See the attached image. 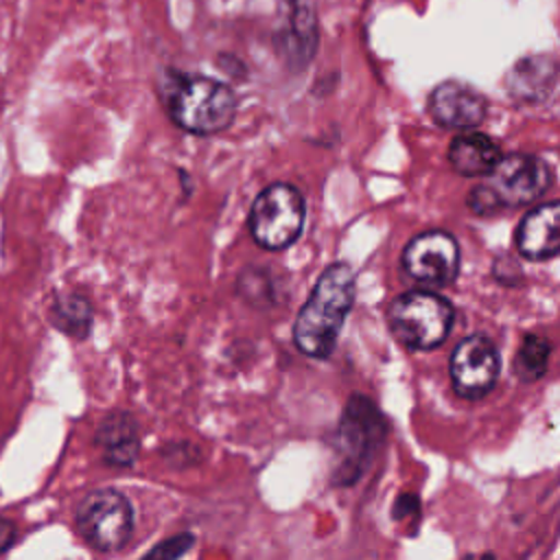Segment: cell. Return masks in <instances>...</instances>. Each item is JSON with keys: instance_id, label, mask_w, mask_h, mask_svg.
Instances as JSON below:
<instances>
[{"instance_id": "3957f363", "label": "cell", "mask_w": 560, "mask_h": 560, "mask_svg": "<svg viewBox=\"0 0 560 560\" xmlns=\"http://www.w3.org/2000/svg\"><path fill=\"white\" fill-rule=\"evenodd\" d=\"M385 433L387 422L378 407L363 394L350 396L332 438L337 455L335 483H354L381 448Z\"/></svg>"}, {"instance_id": "5bb4252c", "label": "cell", "mask_w": 560, "mask_h": 560, "mask_svg": "<svg viewBox=\"0 0 560 560\" xmlns=\"http://www.w3.org/2000/svg\"><path fill=\"white\" fill-rule=\"evenodd\" d=\"M94 442L109 466H131L140 451V433L136 418L127 411H114L105 416L96 429Z\"/></svg>"}, {"instance_id": "52a82bcc", "label": "cell", "mask_w": 560, "mask_h": 560, "mask_svg": "<svg viewBox=\"0 0 560 560\" xmlns=\"http://www.w3.org/2000/svg\"><path fill=\"white\" fill-rule=\"evenodd\" d=\"M77 532L79 536L101 549H120L133 529V510L129 499L114 488L90 490L77 505Z\"/></svg>"}, {"instance_id": "8992f818", "label": "cell", "mask_w": 560, "mask_h": 560, "mask_svg": "<svg viewBox=\"0 0 560 560\" xmlns=\"http://www.w3.org/2000/svg\"><path fill=\"white\" fill-rule=\"evenodd\" d=\"M304 217L306 206L302 192L287 182H273L256 195L249 208L252 238L262 249L280 252L298 241Z\"/></svg>"}, {"instance_id": "5b68a950", "label": "cell", "mask_w": 560, "mask_h": 560, "mask_svg": "<svg viewBox=\"0 0 560 560\" xmlns=\"http://www.w3.org/2000/svg\"><path fill=\"white\" fill-rule=\"evenodd\" d=\"M453 319L451 302L431 291L402 293L387 308V324L394 337L409 350L440 346L448 337Z\"/></svg>"}, {"instance_id": "d6986e66", "label": "cell", "mask_w": 560, "mask_h": 560, "mask_svg": "<svg viewBox=\"0 0 560 560\" xmlns=\"http://www.w3.org/2000/svg\"><path fill=\"white\" fill-rule=\"evenodd\" d=\"M15 536H18L15 523L4 518V516H0V553L7 551L15 542Z\"/></svg>"}, {"instance_id": "ac0fdd59", "label": "cell", "mask_w": 560, "mask_h": 560, "mask_svg": "<svg viewBox=\"0 0 560 560\" xmlns=\"http://www.w3.org/2000/svg\"><path fill=\"white\" fill-rule=\"evenodd\" d=\"M195 538L188 532L175 534L166 540H162L160 545H155L147 556H142L140 560H179L190 547H192Z\"/></svg>"}, {"instance_id": "ffe728a7", "label": "cell", "mask_w": 560, "mask_h": 560, "mask_svg": "<svg viewBox=\"0 0 560 560\" xmlns=\"http://www.w3.org/2000/svg\"><path fill=\"white\" fill-rule=\"evenodd\" d=\"M464 560H494V556H490V553H483V556H466Z\"/></svg>"}, {"instance_id": "e0dca14e", "label": "cell", "mask_w": 560, "mask_h": 560, "mask_svg": "<svg viewBox=\"0 0 560 560\" xmlns=\"http://www.w3.org/2000/svg\"><path fill=\"white\" fill-rule=\"evenodd\" d=\"M549 352H551V346L545 337L527 335L521 341V348L514 357V374L518 376V381L532 383V381L540 378L547 370Z\"/></svg>"}, {"instance_id": "9c48e42d", "label": "cell", "mask_w": 560, "mask_h": 560, "mask_svg": "<svg viewBox=\"0 0 560 560\" xmlns=\"http://www.w3.org/2000/svg\"><path fill=\"white\" fill-rule=\"evenodd\" d=\"M402 267L424 287H446L457 278L459 269L457 241L440 230L418 234L402 252Z\"/></svg>"}, {"instance_id": "277c9868", "label": "cell", "mask_w": 560, "mask_h": 560, "mask_svg": "<svg viewBox=\"0 0 560 560\" xmlns=\"http://www.w3.org/2000/svg\"><path fill=\"white\" fill-rule=\"evenodd\" d=\"M549 168L542 160L525 153H514L501 158L488 182L475 186L468 195V206L472 212L488 217L503 208L525 206L536 201L549 186Z\"/></svg>"}, {"instance_id": "2e32d148", "label": "cell", "mask_w": 560, "mask_h": 560, "mask_svg": "<svg viewBox=\"0 0 560 560\" xmlns=\"http://www.w3.org/2000/svg\"><path fill=\"white\" fill-rule=\"evenodd\" d=\"M50 322L57 330L66 332L68 337L83 339L92 328L94 308L83 293L63 291V293H57L50 306Z\"/></svg>"}, {"instance_id": "30bf717a", "label": "cell", "mask_w": 560, "mask_h": 560, "mask_svg": "<svg viewBox=\"0 0 560 560\" xmlns=\"http://www.w3.org/2000/svg\"><path fill=\"white\" fill-rule=\"evenodd\" d=\"M317 48V15L313 0H284L278 50L289 66H306Z\"/></svg>"}, {"instance_id": "8fae6325", "label": "cell", "mask_w": 560, "mask_h": 560, "mask_svg": "<svg viewBox=\"0 0 560 560\" xmlns=\"http://www.w3.org/2000/svg\"><path fill=\"white\" fill-rule=\"evenodd\" d=\"M429 107L435 122L448 129H472L486 118L483 96L459 81L440 83L431 92Z\"/></svg>"}, {"instance_id": "ba28073f", "label": "cell", "mask_w": 560, "mask_h": 560, "mask_svg": "<svg viewBox=\"0 0 560 560\" xmlns=\"http://www.w3.org/2000/svg\"><path fill=\"white\" fill-rule=\"evenodd\" d=\"M501 359L497 346L486 335H470L451 354V383L466 400L483 398L497 383Z\"/></svg>"}, {"instance_id": "6da1fadb", "label": "cell", "mask_w": 560, "mask_h": 560, "mask_svg": "<svg viewBox=\"0 0 560 560\" xmlns=\"http://www.w3.org/2000/svg\"><path fill=\"white\" fill-rule=\"evenodd\" d=\"M354 302V271L348 262L328 265L293 324L295 348L313 359H326Z\"/></svg>"}, {"instance_id": "7a4b0ae2", "label": "cell", "mask_w": 560, "mask_h": 560, "mask_svg": "<svg viewBox=\"0 0 560 560\" xmlns=\"http://www.w3.org/2000/svg\"><path fill=\"white\" fill-rule=\"evenodd\" d=\"M160 98L171 120L195 136H214L225 131L236 116V96L223 81L164 70L160 79Z\"/></svg>"}, {"instance_id": "4fadbf2b", "label": "cell", "mask_w": 560, "mask_h": 560, "mask_svg": "<svg viewBox=\"0 0 560 560\" xmlns=\"http://www.w3.org/2000/svg\"><path fill=\"white\" fill-rule=\"evenodd\" d=\"M558 74L560 66L551 55H529L510 68L505 85L514 98L536 103L551 94L558 83Z\"/></svg>"}, {"instance_id": "9a60e30c", "label": "cell", "mask_w": 560, "mask_h": 560, "mask_svg": "<svg viewBox=\"0 0 560 560\" xmlns=\"http://www.w3.org/2000/svg\"><path fill=\"white\" fill-rule=\"evenodd\" d=\"M448 162L462 175H490L501 162L499 147L483 133H462L451 142Z\"/></svg>"}, {"instance_id": "7c38bea8", "label": "cell", "mask_w": 560, "mask_h": 560, "mask_svg": "<svg viewBox=\"0 0 560 560\" xmlns=\"http://www.w3.org/2000/svg\"><path fill=\"white\" fill-rule=\"evenodd\" d=\"M516 245L529 260L560 254V201H549L527 212L518 223Z\"/></svg>"}]
</instances>
